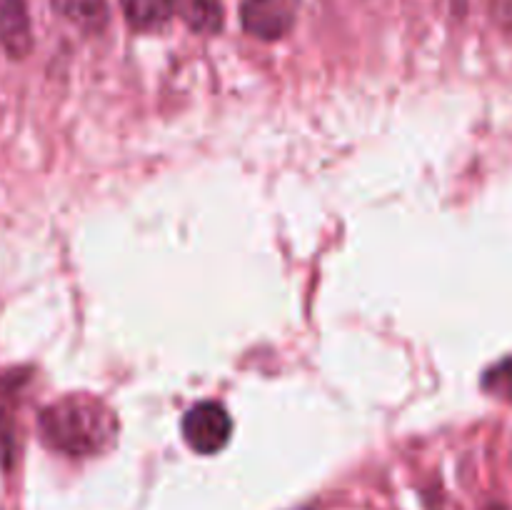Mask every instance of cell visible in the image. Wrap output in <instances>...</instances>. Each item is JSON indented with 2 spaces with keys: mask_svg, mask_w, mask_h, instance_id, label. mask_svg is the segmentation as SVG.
<instances>
[{
  "mask_svg": "<svg viewBox=\"0 0 512 510\" xmlns=\"http://www.w3.org/2000/svg\"><path fill=\"white\" fill-rule=\"evenodd\" d=\"M38 430L50 450L70 458H90L115 443L118 418L93 395H65L40 410Z\"/></svg>",
  "mask_w": 512,
  "mask_h": 510,
  "instance_id": "cell-1",
  "label": "cell"
},
{
  "mask_svg": "<svg viewBox=\"0 0 512 510\" xmlns=\"http://www.w3.org/2000/svg\"><path fill=\"white\" fill-rule=\"evenodd\" d=\"M230 433H233V420H230L228 410L213 400L193 405L183 418L185 443L200 455H213L223 450L228 445Z\"/></svg>",
  "mask_w": 512,
  "mask_h": 510,
  "instance_id": "cell-2",
  "label": "cell"
},
{
  "mask_svg": "<svg viewBox=\"0 0 512 510\" xmlns=\"http://www.w3.org/2000/svg\"><path fill=\"white\" fill-rule=\"evenodd\" d=\"M240 23L253 38L275 43L293 30L295 13L288 0H243L240 5Z\"/></svg>",
  "mask_w": 512,
  "mask_h": 510,
  "instance_id": "cell-3",
  "label": "cell"
},
{
  "mask_svg": "<svg viewBox=\"0 0 512 510\" xmlns=\"http://www.w3.org/2000/svg\"><path fill=\"white\" fill-rule=\"evenodd\" d=\"M0 48L13 60L33 53V23L25 0H0Z\"/></svg>",
  "mask_w": 512,
  "mask_h": 510,
  "instance_id": "cell-4",
  "label": "cell"
},
{
  "mask_svg": "<svg viewBox=\"0 0 512 510\" xmlns=\"http://www.w3.org/2000/svg\"><path fill=\"white\" fill-rule=\"evenodd\" d=\"M173 10L193 33L215 35L223 30V0H173Z\"/></svg>",
  "mask_w": 512,
  "mask_h": 510,
  "instance_id": "cell-5",
  "label": "cell"
},
{
  "mask_svg": "<svg viewBox=\"0 0 512 510\" xmlns=\"http://www.w3.org/2000/svg\"><path fill=\"white\" fill-rule=\"evenodd\" d=\"M120 8L130 28L143 33L165 28L175 15L173 0H120Z\"/></svg>",
  "mask_w": 512,
  "mask_h": 510,
  "instance_id": "cell-6",
  "label": "cell"
},
{
  "mask_svg": "<svg viewBox=\"0 0 512 510\" xmlns=\"http://www.w3.org/2000/svg\"><path fill=\"white\" fill-rule=\"evenodd\" d=\"M53 8L85 33H100L108 25V0H53Z\"/></svg>",
  "mask_w": 512,
  "mask_h": 510,
  "instance_id": "cell-7",
  "label": "cell"
},
{
  "mask_svg": "<svg viewBox=\"0 0 512 510\" xmlns=\"http://www.w3.org/2000/svg\"><path fill=\"white\" fill-rule=\"evenodd\" d=\"M483 385L490 393L500 395V398H512V358L493 365V368L485 373Z\"/></svg>",
  "mask_w": 512,
  "mask_h": 510,
  "instance_id": "cell-8",
  "label": "cell"
}]
</instances>
